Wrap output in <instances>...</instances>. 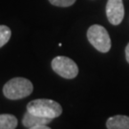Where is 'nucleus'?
<instances>
[{
    "mask_svg": "<svg viewBox=\"0 0 129 129\" xmlns=\"http://www.w3.org/2000/svg\"><path fill=\"white\" fill-rule=\"evenodd\" d=\"M12 36V31L6 25H0V48L7 44Z\"/></svg>",
    "mask_w": 129,
    "mask_h": 129,
    "instance_id": "1a4fd4ad",
    "label": "nucleus"
},
{
    "mask_svg": "<svg viewBox=\"0 0 129 129\" xmlns=\"http://www.w3.org/2000/svg\"><path fill=\"white\" fill-rule=\"evenodd\" d=\"M125 57H126V60L129 63V43L127 44V46L125 48Z\"/></svg>",
    "mask_w": 129,
    "mask_h": 129,
    "instance_id": "f8f14e48",
    "label": "nucleus"
},
{
    "mask_svg": "<svg viewBox=\"0 0 129 129\" xmlns=\"http://www.w3.org/2000/svg\"><path fill=\"white\" fill-rule=\"evenodd\" d=\"M106 15L111 24L119 25L124 16L122 0H108L106 4Z\"/></svg>",
    "mask_w": 129,
    "mask_h": 129,
    "instance_id": "39448f33",
    "label": "nucleus"
},
{
    "mask_svg": "<svg viewBox=\"0 0 129 129\" xmlns=\"http://www.w3.org/2000/svg\"><path fill=\"white\" fill-rule=\"evenodd\" d=\"M52 121V119H47V118H42L38 116L33 115L30 112L26 111V113L24 114L23 119H22V124L27 127H33L38 124H49Z\"/></svg>",
    "mask_w": 129,
    "mask_h": 129,
    "instance_id": "0eeeda50",
    "label": "nucleus"
},
{
    "mask_svg": "<svg viewBox=\"0 0 129 129\" xmlns=\"http://www.w3.org/2000/svg\"><path fill=\"white\" fill-rule=\"evenodd\" d=\"M77 0H49V2L54 6L57 7H70L75 4Z\"/></svg>",
    "mask_w": 129,
    "mask_h": 129,
    "instance_id": "9d476101",
    "label": "nucleus"
},
{
    "mask_svg": "<svg viewBox=\"0 0 129 129\" xmlns=\"http://www.w3.org/2000/svg\"><path fill=\"white\" fill-rule=\"evenodd\" d=\"M18 124L16 117L11 114H0V129H15Z\"/></svg>",
    "mask_w": 129,
    "mask_h": 129,
    "instance_id": "6e6552de",
    "label": "nucleus"
},
{
    "mask_svg": "<svg viewBox=\"0 0 129 129\" xmlns=\"http://www.w3.org/2000/svg\"><path fill=\"white\" fill-rule=\"evenodd\" d=\"M28 129H51L49 126H47V124H38L36 125V126H33V127H30Z\"/></svg>",
    "mask_w": 129,
    "mask_h": 129,
    "instance_id": "9b49d317",
    "label": "nucleus"
},
{
    "mask_svg": "<svg viewBox=\"0 0 129 129\" xmlns=\"http://www.w3.org/2000/svg\"><path fill=\"white\" fill-rule=\"evenodd\" d=\"M52 69L61 78L72 79L78 74V67L73 59L67 56L58 55L52 60Z\"/></svg>",
    "mask_w": 129,
    "mask_h": 129,
    "instance_id": "20e7f679",
    "label": "nucleus"
},
{
    "mask_svg": "<svg viewBox=\"0 0 129 129\" xmlns=\"http://www.w3.org/2000/svg\"><path fill=\"white\" fill-rule=\"evenodd\" d=\"M34 90L33 83L25 78H14L5 83L3 94L7 99L12 101L21 100L29 97Z\"/></svg>",
    "mask_w": 129,
    "mask_h": 129,
    "instance_id": "f03ea898",
    "label": "nucleus"
},
{
    "mask_svg": "<svg viewBox=\"0 0 129 129\" xmlns=\"http://www.w3.org/2000/svg\"><path fill=\"white\" fill-rule=\"evenodd\" d=\"M87 38L92 46L101 53H107L111 49V38L108 32L101 25H92L87 31Z\"/></svg>",
    "mask_w": 129,
    "mask_h": 129,
    "instance_id": "7ed1b4c3",
    "label": "nucleus"
},
{
    "mask_svg": "<svg viewBox=\"0 0 129 129\" xmlns=\"http://www.w3.org/2000/svg\"><path fill=\"white\" fill-rule=\"evenodd\" d=\"M27 111L33 115L53 120L62 114V107L53 100L37 99L28 103Z\"/></svg>",
    "mask_w": 129,
    "mask_h": 129,
    "instance_id": "f257e3e1",
    "label": "nucleus"
},
{
    "mask_svg": "<svg viewBox=\"0 0 129 129\" xmlns=\"http://www.w3.org/2000/svg\"><path fill=\"white\" fill-rule=\"evenodd\" d=\"M107 129H129V117L116 115L110 117L106 121Z\"/></svg>",
    "mask_w": 129,
    "mask_h": 129,
    "instance_id": "423d86ee",
    "label": "nucleus"
}]
</instances>
